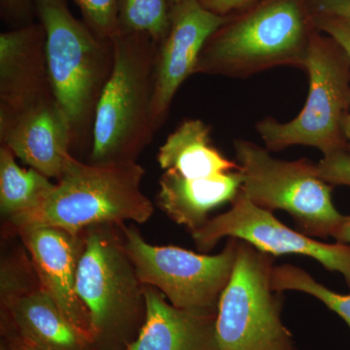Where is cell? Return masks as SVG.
Segmentation results:
<instances>
[{"label":"cell","instance_id":"obj_1","mask_svg":"<svg viewBox=\"0 0 350 350\" xmlns=\"http://www.w3.org/2000/svg\"><path fill=\"white\" fill-rule=\"evenodd\" d=\"M144 175L137 162L86 163L72 156L42 206L10 222L16 229L44 226L75 234L96 225L142 224L154 213L142 190Z\"/></svg>","mask_w":350,"mask_h":350},{"label":"cell","instance_id":"obj_2","mask_svg":"<svg viewBox=\"0 0 350 350\" xmlns=\"http://www.w3.org/2000/svg\"><path fill=\"white\" fill-rule=\"evenodd\" d=\"M46 34L53 93L70 126L73 146L93 137L94 115L114 66L113 41L73 16L68 0H33Z\"/></svg>","mask_w":350,"mask_h":350},{"label":"cell","instance_id":"obj_3","mask_svg":"<svg viewBox=\"0 0 350 350\" xmlns=\"http://www.w3.org/2000/svg\"><path fill=\"white\" fill-rule=\"evenodd\" d=\"M114 66L101 94L90 163L137 162L156 133L152 120L158 44L144 34L120 32Z\"/></svg>","mask_w":350,"mask_h":350},{"label":"cell","instance_id":"obj_4","mask_svg":"<svg viewBox=\"0 0 350 350\" xmlns=\"http://www.w3.org/2000/svg\"><path fill=\"white\" fill-rule=\"evenodd\" d=\"M312 34L300 0H262L211 34L194 75L248 78L280 66L304 69Z\"/></svg>","mask_w":350,"mask_h":350},{"label":"cell","instance_id":"obj_5","mask_svg":"<svg viewBox=\"0 0 350 350\" xmlns=\"http://www.w3.org/2000/svg\"><path fill=\"white\" fill-rule=\"evenodd\" d=\"M116 227L85 230L78 265L76 291L89 313L94 350H126L146 317L145 285Z\"/></svg>","mask_w":350,"mask_h":350},{"label":"cell","instance_id":"obj_6","mask_svg":"<svg viewBox=\"0 0 350 350\" xmlns=\"http://www.w3.org/2000/svg\"><path fill=\"white\" fill-rule=\"evenodd\" d=\"M305 70L308 94L301 112L291 121L271 117L256 124L258 135L269 151L294 145L319 149L323 157L349 153L345 124L350 114V61L330 36L312 32Z\"/></svg>","mask_w":350,"mask_h":350},{"label":"cell","instance_id":"obj_7","mask_svg":"<svg viewBox=\"0 0 350 350\" xmlns=\"http://www.w3.org/2000/svg\"><path fill=\"white\" fill-rule=\"evenodd\" d=\"M234 148L241 193L253 204L271 213L286 211L308 236L333 238L345 215L334 204V186L319 176L317 163L273 158L266 147L250 140H234Z\"/></svg>","mask_w":350,"mask_h":350},{"label":"cell","instance_id":"obj_8","mask_svg":"<svg viewBox=\"0 0 350 350\" xmlns=\"http://www.w3.org/2000/svg\"><path fill=\"white\" fill-rule=\"evenodd\" d=\"M273 262V255L239 239L232 275L218 304L219 349L300 350L282 322V293L271 283Z\"/></svg>","mask_w":350,"mask_h":350},{"label":"cell","instance_id":"obj_9","mask_svg":"<svg viewBox=\"0 0 350 350\" xmlns=\"http://www.w3.org/2000/svg\"><path fill=\"white\" fill-rule=\"evenodd\" d=\"M126 252L146 286L158 289L181 310L217 314L221 294L231 278L239 239L230 238L216 255L147 243L135 228L120 226Z\"/></svg>","mask_w":350,"mask_h":350},{"label":"cell","instance_id":"obj_10","mask_svg":"<svg viewBox=\"0 0 350 350\" xmlns=\"http://www.w3.org/2000/svg\"><path fill=\"white\" fill-rule=\"evenodd\" d=\"M196 246L202 251L213 248L223 238L241 239L273 257L294 254L312 258L331 273L342 275L350 288V245L317 241L301 231L283 224L271 211L256 206L243 193L231 208L192 232Z\"/></svg>","mask_w":350,"mask_h":350},{"label":"cell","instance_id":"obj_11","mask_svg":"<svg viewBox=\"0 0 350 350\" xmlns=\"http://www.w3.org/2000/svg\"><path fill=\"white\" fill-rule=\"evenodd\" d=\"M229 17L211 12L198 0H184L172 5L170 25L158 44L152 120L156 133L169 117L179 88L194 75L196 64L204 44Z\"/></svg>","mask_w":350,"mask_h":350},{"label":"cell","instance_id":"obj_12","mask_svg":"<svg viewBox=\"0 0 350 350\" xmlns=\"http://www.w3.org/2000/svg\"><path fill=\"white\" fill-rule=\"evenodd\" d=\"M17 231L31 255L41 288L54 299L66 317L92 340L89 313L76 291L78 265L85 247V231L75 234L44 226H27Z\"/></svg>","mask_w":350,"mask_h":350},{"label":"cell","instance_id":"obj_13","mask_svg":"<svg viewBox=\"0 0 350 350\" xmlns=\"http://www.w3.org/2000/svg\"><path fill=\"white\" fill-rule=\"evenodd\" d=\"M0 139L16 158L50 179H59L72 157L70 126L55 98L0 115Z\"/></svg>","mask_w":350,"mask_h":350},{"label":"cell","instance_id":"obj_14","mask_svg":"<svg viewBox=\"0 0 350 350\" xmlns=\"http://www.w3.org/2000/svg\"><path fill=\"white\" fill-rule=\"evenodd\" d=\"M55 98L48 72L43 25L0 34V115L22 111Z\"/></svg>","mask_w":350,"mask_h":350},{"label":"cell","instance_id":"obj_15","mask_svg":"<svg viewBox=\"0 0 350 350\" xmlns=\"http://www.w3.org/2000/svg\"><path fill=\"white\" fill-rule=\"evenodd\" d=\"M9 334L39 350H94L91 338L41 286L1 305V336Z\"/></svg>","mask_w":350,"mask_h":350},{"label":"cell","instance_id":"obj_16","mask_svg":"<svg viewBox=\"0 0 350 350\" xmlns=\"http://www.w3.org/2000/svg\"><path fill=\"white\" fill-rule=\"evenodd\" d=\"M146 317L126 350H220L216 315L175 308L158 289L145 285Z\"/></svg>","mask_w":350,"mask_h":350},{"label":"cell","instance_id":"obj_17","mask_svg":"<svg viewBox=\"0 0 350 350\" xmlns=\"http://www.w3.org/2000/svg\"><path fill=\"white\" fill-rule=\"evenodd\" d=\"M243 185L241 172H227L188 179L172 170H165L160 179L157 204L176 224L194 232L209 220L208 214L217 207L232 202Z\"/></svg>","mask_w":350,"mask_h":350},{"label":"cell","instance_id":"obj_18","mask_svg":"<svg viewBox=\"0 0 350 350\" xmlns=\"http://www.w3.org/2000/svg\"><path fill=\"white\" fill-rule=\"evenodd\" d=\"M161 169L184 178H206L239 170L238 163L226 158L211 142V128L200 119L181 123L159 148Z\"/></svg>","mask_w":350,"mask_h":350},{"label":"cell","instance_id":"obj_19","mask_svg":"<svg viewBox=\"0 0 350 350\" xmlns=\"http://www.w3.org/2000/svg\"><path fill=\"white\" fill-rule=\"evenodd\" d=\"M56 184L34 169L25 170L16 162L12 151L0 147V211L12 219L31 213L47 200Z\"/></svg>","mask_w":350,"mask_h":350},{"label":"cell","instance_id":"obj_20","mask_svg":"<svg viewBox=\"0 0 350 350\" xmlns=\"http://www.w3.org/2000/svg\"><path fill=\"white\" fill-rule=\"evenodd\" d=\"M169 0H119L120 32L149 36L157 44L169 31Z\"/></svg>","mask_w":350,"mask_h":350},{"label":"cell","instance_id":"obj_21","mask_svg":"<svg viewBox=\"0 0 350 350\" xmlns=\"http://www.w3.org/2000/svg\"><path fill=\"white\" fill-rule=\"evenodd\" d=\"M273 289L278 292L299 291L310 295L335 312L350 329V294H340L321 284L305 269L285 264L275 266L271 275Z\"/></svg>","mask_w":350,"mask_h":350},{"label":"cell","instance_id":"obj_22","mask_svg":"<svg viewBox=\"0 0 350 350\" xmlns=\"http://www.w3.org/2000/svg\"><path fill=\"white\" fill-rule=\"evenodd\" d=\"M83 16V22L96 36L114 40L120 33L119 0H72Z\"/></svg>","mask_w":350,"mask_h":350},{"label":"cell","instance_id":"obj_23","mask_svg":"<svg viewBox=\"0 0 350 350\" xmlns=\"http://www.w3.org/2000/svg\"><path fill=\"white\" fill-rule=\"evenodd\" d=\"M29 261L6 260L1 266V305L40 286L36 273H29Z\"/></svg>","mask_w":350,"mask_h":350},{"label":"cell","instance_id":"obj_24","mask_svg":"<svg viewBox=\"0 0 350 350\" xmlns=\"http://www.w3.org/2000/svg\"><path fill=\"white\" fill-rule=\"evenodd\" d=\"M313 24L319 31L333 38L345 50L350 61V23L331 16L317 15L313 17ZM345 137L350 156V114L345 124Z\"/></svg>","mask_w":350,"mask_h":350},{"label":"cell","instance_id":"obj_25","mask_svg":"<svg viewBox=\"0 0 350 350\" xmlns=\"http://www.w3.org/2000/svg\"><path fill=\"white\" fill-rule=\"evenodd\" d=\"M317 165L319 176L327 183L350 188V156L347 152L323 157Z\"/></svg>","mask_w":350,"mask_h":350},{"label":"cell","instance_id":"obj_26","mask_svg":"<svg viewBox=\"0 0 350 350\" xmlns=\"http://www.w3.org/2000/svg\"><path fill=\"white\" fill-rule=\"evenodd\" d=\"M200 5L214 14L223 17H229L232 13L245 10L256 5L262 0H198Z\"/></svg>","mask_w":350,"mask_h":350},{"label":"cell","instance_id":"obj_27","mask_svg":"<svg viewBox=\"0 0 350 350\" xmlns=\"http://www.w3.org/2000/svg\"><path fill=\"white\" fill-rule=\"evenodd\" d=\"M2 16L11 22L20 23L21 27L31 17L33 0H0Z\"/></svg>","mask_w":350,"mask_h":350},{"label":"cell","instance_id":"obj_28","mask_svg":"<svg viewBox=\"0 0 350 350\" xmlns=\"http://www.w3.org/2000/svg\"><path fill=\"white\" fill-rule=\"evenodd\" d=\"M317 15L331 16L350 23V0H310Z\"/></svg>","mask_w":350,"mask_h":350},{"label":"cell","instance_id":"obj_29","mask_svg":"<svg viewBox=\"0 0 350 350\" xmlns=\"http://www.w3.org/2000/svg\"><path fill=\"white\" fill-rule=\"evenodd\" d=\"M1 342L5 345L7 350H39L23 338L12 334L2 336Z\"/></svg>","mask_w":350,"mask_h":350},{"label":"cell","instance_id":"obj_30","mask_svg":"<svg viewBox=\"0 0 350 350\" xmlns=\"http://www.w3.org/2000/svg\"><path fill=\"white\" fill-rule=\"evenodd\" d=\"M333 239L338 243L350 245V215L345 216L344 221L334 234Z\"/></svg>","mask_w":350,"mask_h":350},{"label":"cell","instance_id":"obj_31","mask_svg":"<svg viewBox=\"0 0 350 350\" xmlns=\"http://www.w3.org/2000/svg\"><path fill=\"white\" fill-rule=\"evenodd\" d=\"M169 1L172 5H174V4L179 3V2L184 1V0H169Z\"/></svg>","mask_w":350,"mask_h":350},{"label":"cell","instance_id":"obj_32","mask_svg":"<svg viewBox=\"0 0 350 350\" xmlns=\"http://www.w3.org/2000/svg\"><path fill=\"white\" fill-rule=\"evenodd\" d=\"M0 350H7L5 345H4L3 342H0Z\"/></svg>","mask_w":350,"mask_h":350}]
</instances>
